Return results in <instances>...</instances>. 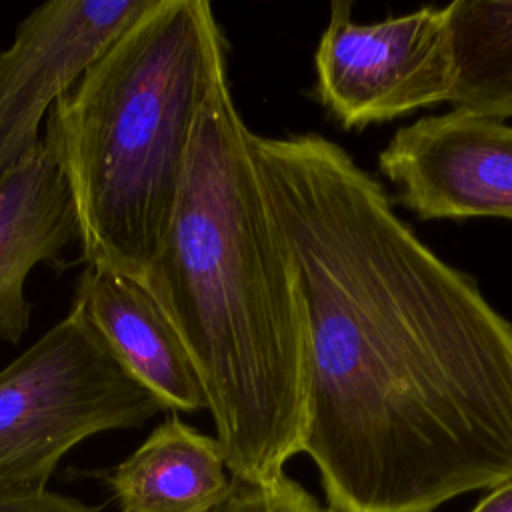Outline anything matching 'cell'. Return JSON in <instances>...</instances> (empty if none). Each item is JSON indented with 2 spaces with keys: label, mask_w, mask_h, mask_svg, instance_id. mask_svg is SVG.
I'll use <instances>...</instances> for the list:
<instances>
[{
  "label": "cell",
  "mask_w": 512,
  "mask_h": 512,
  "mask_svg": "<svg viewBox=\"0 0 512 512\" xmlns=\"http://www.w3.org/2000/svg\"><path fill=\"white\" fill-rule=\"evenodd\" d=\"M308 320L302 454L330 512H436L512 480V324L334 140L250 134Z\"/></svg>",
  "instance_id": "obj_1"
},
{
  "label": "cell",
  "mask_w": 512,
  "mask_h": 512,
  "mask_svg": "<svg viewBox=\"0 0 512 512\" xmlns=\"http://www.w3.org/2000/svg\"><path fill=\"white\" fill-rule=\"evenodd\" d=\"M222 72L144 286L196 366L232 478L270 482L302 454L308 320L298 278Z\"/></svg>",
  "instance_id": "obj_2"
},
{
  "label": "cell",
  "mask_w": 512,
  "mask_h": 512,
  "mask_svg": "<svg viewBox=\"0 0 512 512\" xmlns=\"http://www.w3.org/2000/svg\"><path fill=\"white\" fill-rule=\"evenodd\" d=\"M226 52L208 0H154L50 110L44 144L72 194L86 266L144 282Z\"/></svg>",
  "instance_id": "obj_3"
},
{
  "label": "cell",
  "mask_w": 512,
  "mask_h": 512,
  "mask_svg": "<svg viewBox=\"0 0 512 512\" xmlns=\"http://www.w3.org/2000/svg\"><path fill=\"white\" fill-rule=\"evenodd\" d=\"M164 406L76 312L0 370V494L50 490L62 458L102 432L140 428Z\"/></svg>",
  "instance_id": "obj_4"
},
{
  "label": "cell",
  "mask_w": 512,
  "mask_h": 512,
  "mask_svg": "<svg viewBox=\"0 0 512 512\" xmlns=\"http://www.w3.org/2000/svg\"><path fill=\"white\" fill-rule=\"evenodd\" d=\"M316 98L346 130L450 102L454 48L448 10L424 6L376 24L332 2L314 54Z\"/></svg>",
  "instance_id": "obj_5"
},
{
  "label": "cell",
  "mask_w": 512,
  "mask_h": 512,
  "mask_svg": "<svg viewBox=\"0 0 512 512\" xmlns=\"http://www.w3.org/2000/svg\"><path fill=\"white\" fill-rule=\"evenodd\" d=\"M154 0H48L0 50V178L44 144L42 122Z\"/></svg>",
  "instance_id": "obj_6"
},
{
  "label": "cell",
  "mask_w": 512,
  "mask_h": 512,
  "mask_svg": "<svg viewBox=\"0 0 512 512\" xmlns=\"http://www.w3.org/2000/svg\"><path fill=\"white\" fill-rule=\"evenodd\" d=\"M378 168L420 220H512V124L448 112L394 132Z\"/></svg>",
  "instance_id": "obj_7"
},
{
  "label": "cell",
  "mask_w": 512,
  "mask_h": 512,
  "mask_svg": "<svg viewBox=\"0 0 512 512\" xmlns=\"http://www.w3.org/2000/svg\"><path fill=\"white\" fill-rule=\"evenodd\" d=\"M76 310L112 360L170 412L206 410V394L180 334L136 278L86 266L72 294Z\"/></svg>",
  "instance_id": "obj_8"
},
{
  "label": "cell",
  "mask_w": 512,
  "mask_h": 512,
  "mask_svg": "<svg viewBox=\"0 0 512 512\" xmlns=\"http://www.w3.org/2000/svg\"><path fill=\"white\" fill-rule=\"evenodd\" d=\"M78 240L68 184L46 144L0 178V342L18 344L30 328L26 280Z\"/></svg>",
  "instance_id": "obj_9"
},
{
  "label": "cell",
  "mask_w": 512,
  "mask_h": 512,
  "mask_svg": "<svg viewBox=\"0 0 512 512\" xmlns=\"http://www.w3.org/2000/svg\"><path fill=\"white\" fill-rule=\"evenodd\" d=\"M104 482L120 512H206L232 476L220 442L172 412Z\"/></svg>",
  "instance_id": "obj_10"
},
{
  "label": "cell",
  "mask_w": 512,
  "mask_h": 512,
  "mask_svg": "<svg viewBox=\"0 0 512 512\" xmlns=\"http://www.w3.org/2000/svg\"><path fill=\"white\" fill-rule=\"evenodd\" d=\"M454 48L452 110L512 118V0H456L446 6Z\"/></svg>",
  "instance_id": "obj_11"
},
{
  "label": "cell",
  "mask_w": 512,
  "mask_h": 512,
  "mask_svg": "<svg viewBox=\"0 0 512 512\" xmlns=\"http://www.w3.org/2000/svg\"><path fill=\"white\" fill-rule=\"evenodd\" d=\"M206 512H330L302 484L282 474L270 482L232 478L228 492Z\"/></svg>",
  "instance_id": "obj_12"
},
{
  "label": "cell",
  "mask_w": 512,
  "mask_h": 512,
  "mask_svg": "<svg viewBox=\"0 0 512 512\" xmlns=\"http://www.w3.org/2000/svg\"><path fill=\"white\" fill-rule=\"evenodd\" d=\"M0 512H102V508L54 490H40L0 494Z\"/></svg>",
  "instance_id": "obj_13"
},
{
  "label": "cell",
  "mask_w": 512,
  "mask_h": 512,
  "mask_svg": "<svg viewBox=\"0 0 512 512\" xmlns=\"http://www.w3.org/2000/svg\"><path fill=\"white\" fill-rule=\"evenodd\" d=\"M470 512H512V480L488 490Z\"/></svg>",
  "instance_id": "obj_14"
}]
</instances>
